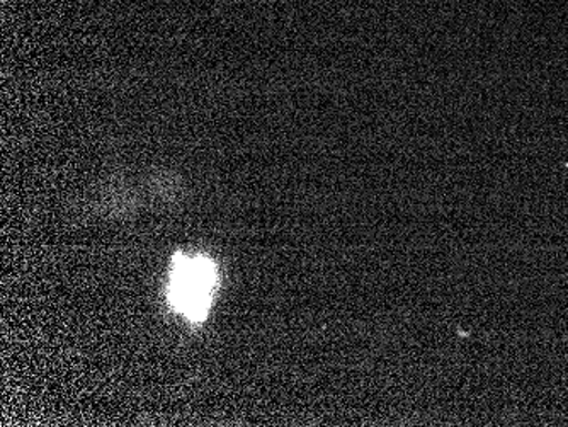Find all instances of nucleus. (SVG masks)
<instances>
[{
    "instance_id": "1",
    "label": "nucleus",
    "mask_w": 568,
    "mask_h": 427,
    "mask_svg": "<svg viewBox=\"0 0 568 427\" xmlns=\"http://www.w3.org/2000/svg\"><path fill=\"white\" fill-rule=\"evenodd\" d=\"M215 282V266L210 261L178 260L172 271V305L193 321H201L209 311Z\"/></svg>"
}]
</instances>
